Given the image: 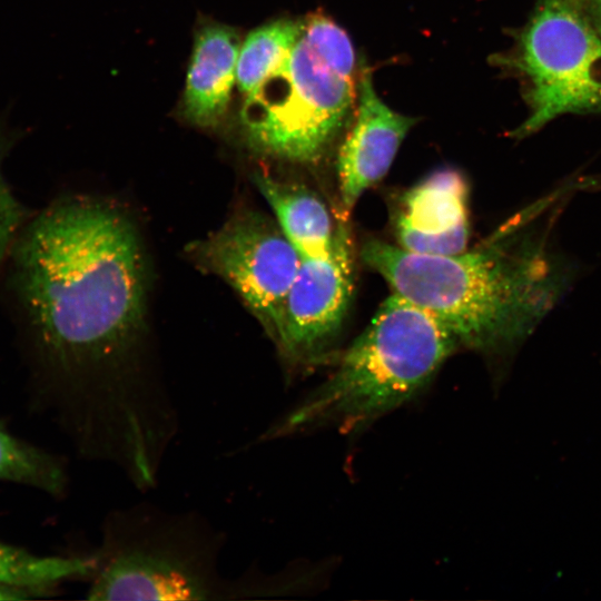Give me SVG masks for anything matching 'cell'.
I'll list each match as a JSON object with an SVG mask.
<instances>
[{"instance_id": "1", "label": "cell", "mask_w": 601, "mask_h": 601, "mask_svg": "<svg viewBox=\"0 0 601 601\" xmlns=\"http://www.w3.org/2000/svg\"><path fill=\"white\" fill-rule=\"evenodd\" d=\"M0 282L31 372L87 460L149 471L178 432L171 396L141 359L146 260L129 217L65 196L32 211Z\"/></svg>"}, {"instance_id": "2", "label": "cell", "mask_w": 601, "mask_h": 601, "mask_svg": "<svg viewBox=\"0 0 601 601\" xmlns=\"http://www.w3.org/2000/svg\"><path fill=\"white\" fill-rule=\"evenodd\" d=\"M516 227L513 221L454 255L418 254L368 239L361 258L393 293L444 325L460 349L497 352L538 325L564 283L545 245L515 236Z\"/></svg>"}, {"instance_id": "3", "label": "cell", "mask_w": 601, "mask_h": 601, "mask_svg": "<svg viewBox=\"0 0 601 601\" xmlns=\"http://www.w3.org/2000/svg\"><path fill=\"white\" fill-rule=\"evenodd\" d=\"M459 349L455 337L436 318L392 293L337 358L327 380L258 440L323 428L362 431L421 394Z\"/></svg>"}, {"instance_id": "4", "label": "cell", "mask_w": 601, "mask_h": 601, "mask_svg": "<svg viewBox=\"0 0 601 601\" xmlns=\"http://www.w3.org/2000/svg\"><path fill=\"white\" fill-rule=\"evenodd\" d=\"M355 51L331 18L312 14L297 41L245 100L246 141L274 158L314 164L343 128L356 100Z\"/></svg>"}, {"instance_id": "5", "label": "cell", "mask_w": 601, "mask_h": 601, "mask_svg": "<svg viewBox=\"0 0 601 601\" xmlns=\"http://www.w3.org/2000/svg\"><path fill=\"white\" fill-rule=\"evenodd\" d=\"M224 539L198 516L147 505L111 512L87 598L111 600H231L255 597L256 582L219 572Z\"/></svg>"}, {"instance_id": "6", "label": "cell", "mask_w": 601, "mask_h": 601, "mask_svg": "<svg viewBox=\"0 0 601 601\" xmlns=\"http://www.w3.org/2000/svg\"><path fill=\"white\" fill-rule=\"evenodd\" d=\"M521 76L522 138L563 114L601 111V33L575 0H539L513 49L495 58Z\"/></svg>"}, {"instance_id": "7", "label": "cell", "mask_w": 601, "mask_h": 601, "mask_svg": "<svg viewBox=\"0 0 601 601\" xmlns=\"http://www.w3.org/2000/svg\"><path fill=\"white\" fill-rule=\"evenodd\" d=\"M191 262L225 280L244 300L273 342L302 256L277 221L250 209L186 247Z\"/></svg>"}, {"instance_id": "8", "label": "cell", "mask_w": 601, "mask_h": 601, "mask_svg": "<svg viewBox=\"0 0 601 601\" xmlns=\"http://www.w3.org/2000/svg\"><path fill=\"white\" fill-rule=\"evenodd\" d=\"M354 285L349 227L339 217L329 254L302 257L274 342L290 376L325 363L346 317Z\"/></svg>"}, {"instance_id": "9", "label": "cell", "mask_w": 601, "mask_h": 601, "mask_svg": "<svg viewBox=\"0 0 601 601\" xmlns=\"http://www.w3.org/2000/svg\"><path fill=\"white\" fill-rule=\"evenodd\" d=\"M416 119L391 109L377 96L371 72L362 71L353 124L337 155L339 217L348 219L355 204L388 171Z\"/></svg>"}, {"instance_id": "10", "label": "cell", "mask_w": 601, "mask_h": 601, "mask_svg": "<svg viewBox=\"0 0 601 601\" xmlns=\"http://www.w3.org/2000/svg\"><path fill=\"white\" fill-rule=\"evenodd\" d=\"M467 194L466 180L452 168L434 171L406 190L392 218L397 246L426 255L466 250Z\"/></svg>"}, {"instance_id": "11", "label": "cell", "mask_w": 601, "mask_h": 601, "mask_svg": "<svg viewBox=\"0 0 601 601\" xmlns=\"http://www.w3.org/2000/svg\"><path fill=\"white\" fill-rule=\"evenodd\" d=\"M240 49L231 27L209 22L196 32L183 98V114L199 127H215L224 118Z\"/></svg>"}, {"instance_id": "12", "label": "cell", "mask_w": 601, "mask_h": 601, "mask_svg": "<svg viewBox=\"0 0 601 601\" xmlns=\"http://www.w3.org/2000/svg\"><path fill=\"white\" fill-rule=\"evenodd\" d=\"M255 184L276 221L302 257H319L331 253L336 224L325 203L311 189L256 173Z\"/></svg>"}, {"instance_id": "13", "label": "cell", "mask_w": 601, "mask_h": 601, "mask_svg": "<svg viewBox=\"0 0 601 601\" xmlns=\"http://www.w3.org/2000/svg\"><path fill=\"white\" fill-rule=\"evenodd\" d=\"M90 556H41L0 542V587L23 592H48L65 581L90 579Z\"/></svg>"}, {"instance_id": "14", "label": "cell", "mask_w": 601, "mask_h": 601, "mask_svg": "<svg viewBox=\"0 0 601 601\" xmlns=\"http://www.w3.org/2000/svg\"><path fill=\"white\" fill-rule=\"evenodd\" d=\"M304 20L279 19L249 32L240 46L236 80L252 93L282 63L302 33Z\"/></svg>"}, {"instance_id": "15", "label": "cell", "mask_w": 601, "mask_h": 601, "mask_svg": "<svg viewBox=\"0 0 601 601\" xmlns=\"http://www.w3.org/2000/svg\"><path fill=\"white\" fill-rule=\"evenodd\" d=\"M0 481L61 495L67 487L62 463L49 453L18 440L0 425Z\"/></svg>"}, {"instance_id": "16", "label": "cell", "mask_w": 601, "mask_h": 601, "mask_svg": "<svg viewBox=\"0 0 601 601\" xmlns=\"http://www.w3.org/2000/svg\"><path fill=\"white\" fill-rule=\"evenodd\" d=\"M20 137V131L0 120V278L14 240L33 211L19 199L4 171L6 160Z\"/></svg>"}, {"instance_id": "17", "label": "cell", "mask_w": 601, "mask_h": 601, "mask_svg": "<svg viewBox=\"0 0 601 601\" xmlns=\"http://www.w3.org/2000/svg\"><path fill=\"white\" fill-rule=\"evenodd\" d=\"M594 28L601 33V0H575Z\"/></svg>"}, {"instance_id": "18", "label": "cell", "mask_w": 601, "mask_h": 601, "mask_svg": "<svg viewBox=\"0 0 601 601\" xmlns=\"http://www.w3.org/2000/svg\"><path fill=\"white\" fill-rule=\"evenodd\" d=\"M24 598L23 591L0 587V600H16Z\"/></svg>"}]
</instances>
